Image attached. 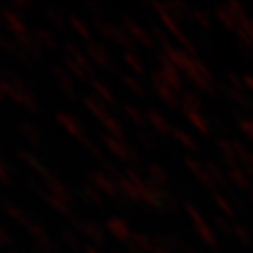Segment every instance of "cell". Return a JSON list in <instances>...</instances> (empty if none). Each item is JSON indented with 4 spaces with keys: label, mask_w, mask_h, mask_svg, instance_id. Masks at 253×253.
<instances>
[{
    "label": "cell",
    "mask_w": 253,
    "mask_h": 253,
    "mask_svg": "<svg viewBox=\"0 0 253 253\" xmlns=\"http://www.w3.org/2000/svg\"><path fill=\"white\" fill-rule=\"evenodd\" d=\"M7 5L14 9L16 12H20V14H21V11H32V9H34V4H32L30 0H12Z\"/></svg>",
    "instance_id": "cell-20"
},
{
    "label": "cell",
    "mask_w": 253,
    "mask_h": 253,
    "mask_svg": "<svg viewBox=\"0 0 253 253\" xmlns=\"http://www.w3.org/2000/svg\"><path fill=\"white\" fill-rule=\"evenodd\" d=\"M39 195L41 199H42L44 202H46L49 208H53V210L56 211V213H60L62 216H65L69 220V218L72 216V211H71V204H67V202H63V201H60L58 197H55V195H51L49 192H47L46 188H42L39 192Z\"/></svg>",
    "instance_id": "cell-10"
},
{
    "label": "cell",
    "mask_w": 253,
    "mask_h": 253,
    "mask_svg": "<svg viewBox=\"0 0 253 253\" xmlns=\"http://www.w3.org/2000/svg\"><path fill=\"white\" fill-rule=\"evenodd\" d=\"M0 14H2V20H4V27L11 32L12 36H14V39L16 37H21V36L30 34V32H28L27 23H25V20L21 18L20 12H16L14 9L9 7L7 4L0 7Z\"/></svg>",
    "instance_id": "cell-2"
},
{
    "label": "cell",
    "mask_w": 253,
    "mask_h": 253,
    "mask_svg": "<svg viewBox=\"0 0 253 253\" xmlns=\"http://www.w3.org/2000/svg\"><path fill=\"white\" fill-rule=\"evenodd\" d=\"M60 236H62L63 243H65V245H67L69 248H72V250H79V248H81V241H79L78 234L72 232L71 229H62Z\"/></svg>",
    "instance_id": "cell-18"
},
{
    "label": "cell",
    "mask_w": 253,
    "mask_h": 253,
    "mask_svg": "<svg viewBox=\"0 0 253 253\" xmlns=\"http://www.w3.org/2000/svg\"><path fill=\"white\" fill-rule=\"evenodd\" d=\"M4 49H5V51H7V53H11V55H14L16 58H18V62H20V63H23L25 67H27V69H30L32 72L36 71V67H37V62H34V60H32V56L28 55V53L25 51L23 47H21L18 42H14V41H9V39H5Z\"/></svg>",
    "instance_id": "cell-9"
},
{
    "label": "cell",
    "mask_w": 253,
    "mask_h": 253,
    "mask_svg": "<svg viewBox=\"0 0 253 253\" xmlns=\"http://www.w3.org/2000/svg\"><path fill=\"white\" fill-rule=\"evenodd\" d=\"M41 181L44 183V188L49 192L51 195H55V197H58L60 201L67 202V204H71L72 202V194H71V188H69L65 183L62 181L60 178H56L55 174H49L47 178L41 179Z\"/></svg>",
    "instance_id": "cell-4"
},
{
    "label": "cell",
    "mask_w": 253,
    "mask_h": 253,
    "mask_svg": "<svg viewBox=\"0 0 253 253\" xmlns=\"http://www.w3.org/2000/svg\"><path fill=\"white\" fill-rule=\"evenodd\" d=\"M83 234H86L90 239H93V241H100V239H102V234H100V230L97 229L93 223H84Z\"/></svg>",
    "instance_id": "cell-22"
},
{
    "label": "cell",
    "mask_w": 253,
    "mask_h": 253,
    "mask_svg": "<svg viewBox=\"0 0 253 253\" xmlns=\"http://www.w3.org/2000/svg\"><path fill=\"white\" fill-rule=\"evenodd\" d=\"M34 253H36V252H34Z\"/></svg>",
    "instance_id": "cell-30"
},
{
    "label": "cell",
    "mask_w": 253,
    "mask_h": 253,
    "mask_svg": "<svg viewBox=\"0 0 253 253\" xmlns=\"http://www.w3.org/2000/svg\"><path fill=\"white\" fill-rule=\"evenodd\" d=\"M63 67L67 69L69 74H74L76 78H79V79H86L88 78V72L84 71L83 67H79L78 63H76L74 60L69 58V56H65V60H63Z\"/></svg>",
    "instance_id": "cell-17"
},
{
    "label": "cell",
    "mask_w": 253,
    "mask_h": 253,
    "mask_svg": "<svg viewBox=\"0 0 253 253\" xmlns=\"http://www.w3.org/2000/svg\"><path fill=\"white\" fill-rule=\"evenodd\" d=\"M18 158H20L21 162H23L25 166L28 167V169L34 170V172L37 174V178H39V179L47 178V176L51 174V170L47 169V167L44 166L42 162H41L39 158H37L34 153H30L28 150H18Z\"/></svg>",
    "instance_id": "cell-6"
},
{
    "label": "cell",
    "mask_w": 253,
    "mask_h": 253,
    "mask_svg": "<svg viewBox=\"0 0 253 253\" xmlns=\"http://www.w3.org/2000/svg\"><path fill=\"white\" fill-rule=\"evenodd\" d=\"M4 44H5V39L2 37V34H0V49H4Z\"/></svg>",
    "instance_id": "cell-26"
},
{
    "label": "cell",
    "mask_w": 253,
    "mask_h": 253,
    "mask_svg": "<svg viewBox=\"0 0 253 253\" xmlns=\"http://www.w3.org/2000/svg\"><path fill=\"white\" fill-rule=\"evenodd\" d=\"M0 27H4V20H2V14H0Z\"/></svg>",
    "instance_id": "cell-29"
},
{
    "label": "cell",
    "mask_w": 253,
    "mask_h": 253,
    "mask_svg": "<svg viewBox=\"0 0 253 253\" xmlns=\"http://www.w3.org/2000/svg\"><path fill=\"white\" fill-rule=\"evenodd\" d=\"M7 253H20V252H18V250H12V248H11V250H9Z\"/></svg>",
    "instance_id": "cell-28"
},
{
    "label": "cell",
    "mask_w": 253,
    "mask_h": 253,
    "mask_svg": "<svg viewBox=\"0 0 253 253\" xmlns=\"http://www.w3.org/2000/svg\"><path fill=\"white\" fill-rule=\"evenodd\" d=\"M0 185H12V174L5 160L0 157Z\"/></svg>",
    "instance_id": "cell-19"
},
{
    "label": "cell",
    "mask_w": 253,
    "mask_h": 253,
    "mask_svg": "<svg viewBox=\"0 0 253 253\" xmlns=\"http://www.w3.org/2000/svg\"><path fill=\"white\" fill-rule=\"evenodd\" d=\"M86 253H99V252H95L93 248H86Z\"/></svg>",
    "instance_id": "cell-27"
},
{
    "label": "cell",
    "mask_w": 253,
    "mask_h": 253,
    "mask_svg": "<svg viewBox=\"0 0 253 253\" xmlns=\"http://www.w3.org/2000/svg\"><path fill=\"white\" fill-rule=\"evenodd\" d=\"M32 36H34V39H36V42L39 44L42 51H58L60 44L53 32L46 30L42 27H37L36 30L32 32Z\"/></svg>",
    "instance_id": "cell-7"
},
{
    "label": "cell",
    "mask_w": 253,
    "mask_h": 253,
    "mask_svg": "<svg viewBox=\"0 0 253 253\" xmlns=\"http://www.w3.org/2000/svg\"><path fill=\"white\" fill-rule=\"evenodd\" d=\"M84 194L88 195V199H90V201H93V202H99L100 199H99V194H97V192H95V188H91V186H84Z\"/></svg>",
    "instance_id": "cell-24"
},
{
    "label": "cell",
    "mask_w": 253,
    "mask_h": 253,
    "mask_svg": "<svg viewBox=\"0 0 253 253\" xmlns=\"http://www.w3.org/2000/svg\"><path fill=\"white\" fill-rule=\"evenodd\" d=\"M51 74L55 78L56 84L62 90V93L67 97L69 100H76V86L72 83V78L69 71L62 65H51Z\"/></svg>",
    "instance_id": "cell-3"
},
{
    "label": "cell",
    "mask_w": 253,
    "mask_h": 253,
    "mask_svg": "<svg viewBox=\"0 0 253 253\" xmlns=\"http://www.w3.org/2000/svg\"><path fill=\"white\" fill-rule=\"evenodd\" d=\"M2 210H4V213L7 214L9 218H11L14 223H18V225H21V227H28L32 223V220H30V216H28L27 213H25L21 208H18V206H14V204H9V202H4L2 204Z\"/></svg>",
    "instance_id": "cell-14"
},
{
    "label": "cell",
    "mask_w": 253,
    "mask_h": 253,
    "mask_svg": "<svg viewBox=\"0 0 253 253\" xmlns=\"http://www.w3.org/2000/svg\"><path fill=\"white\" fill-rule=\"evenodd\" d=\"M88 55H90L95 62H99V63H104V58H106L102 47L97 46V44H90V46H88Z\"/></svg>",
    "instance_id": "cell-21"
},
{
    "label": "cell",
    "mask_w": 253,
    "mask_h": 253,
    "mask_svg": "<svg viewBox=\"0 0 253 253\" xmlns=\"http://www.w3.org/2000/svg\"><path fill=\"white\" fill-rule=\"evenodd\" d=\"M67 20H69V25L74 28L78 36H81L83 39H90V28H88V25L84 23V20H81L79 16L74 14V12H69Z\"/></svg>",
    "instance_id": "cell-16"
},
{
    "label": "cell",
    "mask_w": 253,
    "mask_h": 253,
    "mask_svg": "<svg viewBox=\"0 0 253 253\" xmlns=\"http://www.w3.org/2000/svg\"><path fill=\"white\" fill-rule=\"evenodd\" d=\"M42 14H44V18H46L47 23L51 25L55 30L63 32L65 28H67L69 20L65 18V14H63V12L58 11V9H55V7H44L42 9Z\"/></svg>",
    "instance_id": "cell-13"
},
{
    "label": "cell",
    "mask_w": 253,
    "mask_h": 253,
    "mask_svg": "<svg viewBox=\"0 0 253 253\" xmlns=\"http://www.w3.org/2000/svg\"><path fill=\"white\" fill-rule=\"evenodd\" d=\"M65 55H67L71 60H74L79 67H83L86 72H91V67H90V63H88L86 56H84L83 51H81V49H79L74 42H71V41H67V42H65Z\"/></svg>",
    "instance_id": "cell-15"
},
{
    "label": "cell",
    "mask_w": 253,
    "mask_h": 253,
    "mask_svg": "<svg viewBox=\"0 0 253 253\" xmlns=\"http://www.w3.org/2000/svg\"><path fill=\"white\" fill-rule=\"evenodd\" d=\"M27 230L32 236V239H34V248L36 250H56L55 241H53L51 236L47 234V230L41 223L32 221L30 225L27 227Z\"/></svg>",
    "instance_id": "cell-5"
},
{
    "label": "cell",
    "mask_w": 253,
    "mask_h": 253,
    "mask_svg": "<svg viewBox=\"0 0 253 253\" xmlns=\"http://www.w3.org/2000/svg\"><path fill=\"white\" fill-rule=\"evenodd\" d=\"M0 78L5 79L12 86L11 97H9L12 102L18 104V106L23 107V109H27L28 113H37V111H39V104H37L36 95H34L30 86L25 83L20 76L14 74L12 71H9L7 67H0Z\"/></svg>",
    "instance_id": "cell-1"
},
{
    "label": "cell",
    "mask_w": 253,
    "mask_h": 253,
    "mask_svg": "<svg viewBox=\"0 0 253 253\" xmlns=\"http://www.w3.org/2000/svg\"><path fill=\"white\" fill-rule=\"evenodd\" d=\"M11 245V236L0 227V246H9Z\"/></svg>",
    "instance_id": "cell-25"
},
{
    "label": "cell",
    "mask_w": 253,
    "mask_h": 253,
    "mask_svg": "<svg viewBox=\"0 0 253 253\" xmlns=\"http://www.w3.org/2000/svg\"><path fill=\"white\" fill-rule=\"evenodd\" d=\"M18 130H20L21 137L30 142L32 146H41L42 144V134L32 122H27V120L20 122L18 123Z\"/></svg>",
    "instance_id": "cell-12"
},
{
    "label": "cell",
    "mask_w": 253,
    "mask_h": 253,
    "mask_svg": "<svg viewBox=\"0 0 253 253\" xmlns=\"http://www.w3.org/2000/svg\"><path fill=\"white\" fill-rule=\"evenodd\" d=\"M56 123H58V125L62 126L67 134L74 135V137H78V139H84L83 137V128H81L79 122L71 115V113H65V111L56 113Z\"/></svg>",
    "instance_id": "cell-8"
},
{
    "label": "cell",
    "mask_w": 253,
    "mask_h": 253,
    "mask_svg": "<svg viewBox=\"0 0 253 253\" xmlns=\"http://www.w3.org/2000/svg\"><path fill=\"white\" fill-rule=\"evenodd\" d=\"M11 90H12L11 84H9L5 79L0 78V100L9 99V97H11Z\"/></svg>",
    "instance_id": "cell-23"
},
{
    "label": "cell",
    "mask_w": 253,
    "mask_h": 253,
    "mask_svg": "<svg viewBox=\"0 0 253 253\" xmlns=\"http://www.w3.org/2000/svg\"><path fill=\"white\" fill-rule=\"evenodd\" d=\"M16 42L20 44L25 51H27L28 55L32 56V60H34V62L41 63L44 60V51L41 49L39 44L36 42V39H34V36H32V34H27V36H21V37H16Z\"/></svg>",
    "instance_id": "cell-11"
}]
</instances>
